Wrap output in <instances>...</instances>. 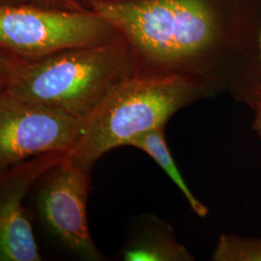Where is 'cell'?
I'll return each instance as SVG.
<instances>
[{"label": "cell", "instance_id": "3", "mask_svg": "<svg viewBox=\"0 0 261 261\" xmlns=\"http://www.w3.org/2000/svg\"><path fill=\"white\" fill-rule=\"evenodd\" d=\"M92 7L150 65H191L214 45V18L202 0H96Z\"/></svg>", "mask_w": 261, "mask_h": 261}, {"label": "cell", "instance_id": "12", "mask_svg": "<svg viewBox=\"0 0 261 261\" xmlns=\"http://www.w3.org/2000/svg\"><path fill=\"white\" fill-rule=\"evenodd\" d=\"M68 0H0L1 4H31L51 8H62V5Z\"/></svg>", "mask_w": 261, "mask_h": 261}, {"label": "cell", "instance_id": "1", "mask_svg": "<svg viewBox=\"0 0 261 261\" xmlns=\"http://www.w3.org/2000/svg\"><path fill=\"white\" fill-rule=\"evenodd\" d=\"M206 84L180 75H133L115 85L83 121L67 159L90 173L106 153L165 127L181 109L209 94Z\"/></svg>", "mask_w": 261, "mask_h": 261}, {"label": "cell", "instance_id": "7", "mask_svg": "<svg viewBox=\"0 0 261 261\" xmlns=\"http://www.w3.org/2000/svg\"><path fill=\"white\" fill-rule=\"evenodd\" d=\"M49 153L0 171V261H40L23 199L48 169L67 157Z\"/></svg>", "mask_w": 261, "mask_h": 261}, {"label": "cell", "instance_id": "11", "mask_svg": "<svg viewBox=\"0 0 261 261\" xmlns=\"http://www.w3.org/2000/svg\"><path fill=\"white\" fill-rule=\"evenodd\" d=\"M16 60V56L0 48V89L5 88L8 84Z\"/></svg>", "mask_w": 261, "mask_h": 261}, {"label": "cell", "instance_id": "5", "mask_svg": "<svg viewBox=\"0 0 261 261\" xmlns=\"http://www.w3.org/2000/svg\"><path fill=\"white\" fill-rule=\"evenodd\" d=\"M83 121L0 89V171L45 154H68Z\"/></svg>", "mask_w": 261, "mask_h": 261}, {"label": "cell", "instance_id": "13", "mask_svg": "<svg viewBox=\"0 0 261 261\" xmlns=\"http://www.w3.org/2000/svg\"><path fill=\"white\" fill-rule=\"evenodd\" d=\"M259 60H260V77H261V28L260 34H259ZM254 119L252 122V129L257 135V137L261 140V82L260 88H259V93H258V98L254 107Z\"/></svg>", "mask_w": 261, "mask_h": 261}, {"label": "cell", "instance_id": "6", "mask_svg": "<svg viewBox=\"0 0 261 261\" xmlns=\"http://www.w3.org/2000/svg\"><path fill=\"white\" fill-rule=\"evenodd\" d=\"M36 188L38 214L56 242L85 260L103 259L87 222L90 173L66 157L39 179Z\"/></svg>", "mask_w": 261, "mask_h": 261}, {"label": "cell", "instance_id": "8", "mask_svg": "<svg viewBox=\"0 0 261 261\" xmlns=\"http://www.w3.org/2000/svg\"><path fill=\"white\" fill-rule=\"evenodd\" d=\"M125 261H193L194 255L177 242L170 224L147 214L139 219L122 250Z\"/></svg>", "mask_w": 261, "mask_h": 261}, {"label": "cell", "instance_id": "2", "mask_svg": "<svg viewBox=\"0 0 261 261\" xmlns=\"http://www.w3.org/2000/svg\"><path fill=\"white\" fill-rule=\"evenodd\" d=\"M130 50L113 40L35 60L17 57L5 89L84 120L112 88L135 75Z\"/></svg>", "mask_w": 261, "mask_h": 261}, {"label": "cell", "instance_id": "4", "mask_svg": "<svg viewBox=\"0 0 261 261\" xmlns=\"http://www.w3.org/2000/svg\"><path fill=\"white\" fill-rule=\"evenodd\" d=\"M114 31L95 12L0 3V48L25 60L102 44Z\"/></svg>", "mask_w": 261, "mask_h": 261}, {"label": "cell", "instance_id": "9", "mask_svg": "<svg viewBox=\"0 0 261 261\" xmlns=\"http://www.w3.org/2000/svg\"><path fill=\"white\" fill-rule=\"evenodd\" d=\"M127 146H132L137 149L141 150L149 155L166 171L168 177L173 181V183L181 191L192 210L198 217L204 218L207 216L208 208L201 201H199L196 196L191 192L190 188L187 185L186 181L184 180L180 170L178 169L176 163L174 162V159L167 144L165 137V127L147 130L135 137L129 141Z\"/></svg>", "mask_w": 261, "mask_h": 261}, {"label": "cell", "instance_id": "10", "mask_svg": "<svg viewBox=\"0 0 261 261\" xmlns=\"http://www.w3.org/2000/svg\"><path fill=\"white\" fill-rule=\"evenodd\" d=\"M211 260L261 261V237L223 234L217 242Z\"/></svg>", "mask_w": 261, "mask_h": 261}]
</instances>
